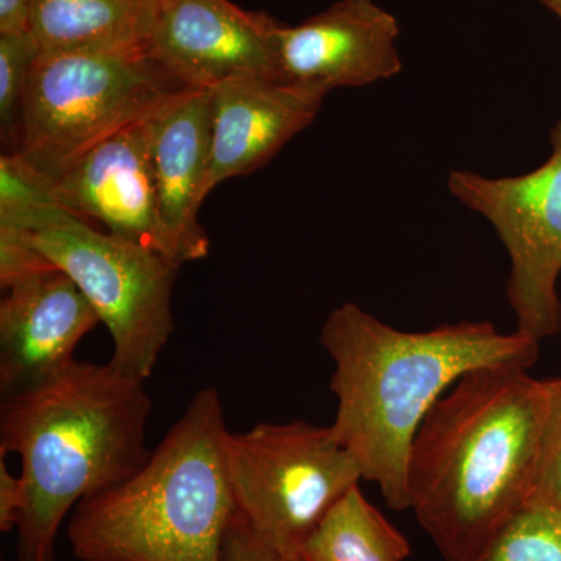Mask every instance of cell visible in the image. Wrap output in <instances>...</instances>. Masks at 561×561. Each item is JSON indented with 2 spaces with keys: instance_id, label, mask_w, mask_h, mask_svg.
Masks as SVG:
<instances>
[{
  "instance_id": "obj_10",
  "label": "cell",
  "mask_w": 561,
  "mask_h": 561,
  "mask_svg": "<svg viewBox=\"0 0 561 561\" xmlns=\"http://www.w3.org/2000/svg\"><path fill=\"white\" fill-rule=\"evenodd\" d=\"M398 38L397 18L375 0H339L300 24H280L279 81L324 99L393 79L402 70Z\"/></svg>"
},
{
  "instance_id": "obj_24",
  "label": "cell",
  "mask_w": 561,
  "mask_h": 561,
  "mask_svg": "<svg viewBox=\"0 0 561 561\" xmlns=\"http://www.w3.org/2000/svg\"><path fill=\"white\" fill-rule=\"evenodd\" d=\"M540 2L561 21V0H540Z\"/></svg>"
},
{
  "instance_id": "obj_5",
  "label": "cell",
  "mask_w": 561,
  "mask_h": 561,
  "mask_svg": "<svg viewBox=\"0 0 561 561\" xmlns=\"http://www.w3.org/2000/svg\"><path fill=\"white\" fill-rule=\"evenodd\" d=\"M179 90L147 49L39 51L14 153L54 180Z\"/></svg>"
},
{
  "instance_id": "obj_19",
  "label": "cell",
  "mask_w": 561,
  "mask_h": 561,
  "mask_svg": "<svg viewBox=\"0 0 561 561\" xmlns=\"http://www.w3.org/2000/svg\"><path fill=\"white\" fill-rule=\"evenodd\" d=\"M530 502L561 511V378L545 381L540 459Z\"/></svg>"
},
{
  "instance_id": "obj_15",
  "label": "cell",
  "mask_w": 561,
  "mask_h": 561,
  "mask_svg": "<svg viewBox=\"0 0 561 561\" xmlns=\"http://www.w3.org/2000/svg\"><path fill=\"white\" fill-rule=\"evenodd\" d=\"M158 0H35L27 32L41 51L147 49Z\"/></svg>"
},
{
  "instance_id": "obj_9",
  "label": "cell",
  "mask_w": 561,
  "mask_h": 561,
  "mask_svg": "<svg viewBox=\"0 0 561 561\" xmlns=\"http://www.w3.org/2000/svg\"><path fill=\"white\" fill-rule=\"evenodd\" d=\"M280 22L230 0H158L150 57L191 90L242 77L278 80Z\"/></svg>"
},
{
  "instance_id": "obj_8",
  "label": "cell",
  "mask_w": 561,
  "mask_h": 561,
  "mask_svg": "<svg viewBox=\"0 0 561 561\" xmlns=\"http://www.w3.org/2000/svg\"><path fill=\"white\" fill-rule=\"evenodd\" d=\"M552 153L518 176L486 179L456 171L448 187L496 230L511 257L507 300L518 330L535 341L561 330V121L551 130Z\"/></svg>"
},
{
  "instance_id": "obj_3",
  "label": "cell",
  "mask_w": 561,
  "mask_h": 561,
  "mask_svg": "<svg viewBox=\"0 0 561 561\" xmlns=\"http://www.w3.org/2000/svg\"><path fill=\"white\" fill-rule=\"evenodd\" d=\"M151 405L146 381L111 362L73 360L47 381L3 397L0 456L21 457L24 485L18 561H55L68 513L147 463Z\"/></svg>"
},
{
  "instance_id": "obj_18",
  "label": "cell",
  "mask_w": 561,
  "mask_h": 561,
  "mask_svg": "<svg viewBox=\"0 0 561 561\" xmlns=\"http://www.w3.org/2000/svg\"><path fill=\"white\" fill-rule=\"evenodd\" d=\"M39 51L28 32L0 33V135L7 153L18 150L22 105Z\"/></svg>"
},
{
  "instance_id": "obj_12",
  "label": "cell",
  "mask_w": 561,
  "mask_h": 561,
  "mask_svg": "<svg viewBox=\"0 0 561 561\" xmlns=\"http://www.w3.org/2000/svg\"><path fill=\"white\" fill-rule=\"evenodd\" d=\"M0 301V390L32 389L72 364L77 345L101 317L60 268L11 284Z\"/></svg>"
},
{
  "instance_id": "obj_7",
  "label": "cell",
  "mask_w": 561,
  "mask_h": 561,
  "mask_svg": "<svg viewBox=\"0 0 561 561\" xmlns=\"http://www.w3.org/2000/svg\"><path fill=\"white\" fill-rule=\"evenodd\" d=\"M225 463L243 522L294 559L327 513L364 481L332 426L301 420L228 432Z\"/></svg>"
},
{
  "instance_id": "obj_21",
  "label": "cell",
  "mask_w": 561,
  "mask_h": 561,
  "mask_svg": "<svg viewBox=\"0 0 561 561\" xmlns=\"http://www.w3.org/2000/svg\"><path fill=\"white\" fill-rule=\"evenodd\" d=\"M224 557L225 561H295L294 557L283 556L256 537L238 511L225 535Z\"/></svg>"
},
{
  "instance_id": "obj_23",
  "label": "cell",
  "mask_w": 561,
  "mask_h": 561,
  "mask_svg": "<svg viewBox=\"0 0 561 561\" xmlns=\"http://www.w3.org/2000/svg\"><path fill=\"white\" fill-rule=\"evenodd\" d=\"M35 0H0V33L27 32Z\"/></svg>"
},
{
  "instance_id": "obj_13",
  "label": "cell",
  "mask_w": 561,
  "mask_h": 561,
  "mask_svg": "<svg viewBox=\"0 0 561 561\" xmlns=\"http://www.w3.org/2000/svg\"><path fill=\"white\" fill-rule=\"evenodd\" d=\"M210 151L213 90L173 92L153 116L151 165L162 234L180 265L209 254L198 210L209 195Z\"/></svg>"
},
{
  "instance_id": "obj_16",
  "label": "cell",
  "mask_w": 561,
  "mask_h": 561,
  "mask_svg": "<svg viewBox=\"0 0 561 561\" xmlns=\"http://www.w3.org/2000/svg\"><path fill=\"white\" fill-rule=\"evenodd\" d=\"M411 552L408 538L357 485L321 519L295 561H404Z\"/></svg>"
},
{
  "instance_id": "obj_20",
  "label": "cell",
  "mask_w": 561,
  "mask_h": 561,
  "mask_svg": "<svg viewBox=\"0 0 561 561\" xmlns=\"http://www.w3.org/2000/svg\"><path fill=\"white\" fill-rule=\"evenodd\" d=\"M51 267L20 230L0 225V286L9 289L11 284Z\"/></svg>"
},
{
  "instance_id": "obj_17",
  "label": "cell",
  "mask_w": 561,
  "mask_h": 561,
  "mask_svg": "<svg viewBox=\"0 0 561 561\" xmlns=\"http://www.w3.org/2000/svg\"><path fill=\"white\" fill-rule=\"evenodd\" d=\"M465 561H561V511L529 502Z\"/></svg>"
},
{
  "instance_id": "obj_11",
  "label": "cell",
  "mask_w": 561,
  "mask_h": 561,
  "mask_svg": "<svg viewBox=\"0 0 561 561\" xmlns=\"http://www.w3.org/2000/svg\"><path fill=\"white\" fill-rule=\"evenodd\" d=\"M158 108L84 151L50 180V191L58 206L73 216L99 221L113 234L173 261L158 216L151 165V128Z\"/></svg>"
},
{
  "instance_id": "obj_1",
  "label": "cell",
  "mask_w": 561,
  "mask_h": 561,
  "mask_svg": "<svg viewBox=\"0 0 561 561\" xmlns=\"http://www.w3.org/2000/svg\"><path fill=\"white\" fill-rule=\"evenodd\" d=\"M320 343L334 373L337 413L331 424L393 511H409L408 463L416 432L437 401L468 373L526 368L540 342L490 321H460L434 330H397L354 302L328 316Z\"/></svg>"
},
{
  "instance_id": "obj_2",
  "label": "cell",
  "mask_w": 561,
  "mask_h": 561,
  "mask_svg": "<svg viewBox=\"0 0 561 561\" xmlns=\"http://www.w3.org/2000/svg\"><path fill=\"white\" fill-rule=\"evenodd\" d=\"M545 381L526 368L468 373L427 413L408 463L409 511L446 561H465L529 504Z\"/></svg>"
},
{
  "instance_id": "obj_14",
  "label": "cell",
  "mask_w": 561,
  "mask_h": 561,
  "mask_svg": "<svg viewBox=\"0 0 561 561\" xmlns=\"http://www.w3.org/2000/svg\"><path fill=\"white\" fill-rule=\"evenodd\" d=\"M213 90V151L208 194L250 175L316 119L323 98L283 81L242 77Z\"/></svg>"
},
{
  "instance_id": "obj_22",
  "label": "cell",
  "mask_w": 561,
  "mask_h": 561,
  "mask_svg": "<svg viewBox=\"0 0 561 561\" xmlns=\"http://www.w3.org/2000/svg\"><path fill=\"white\" fill-rule=\"evenodd\" d=\"M24 508V485L21 476L11 474L5 456H0V530L16 529Z\"/></svg>"
},
{
  "instance_id": "obj_6",
  "label": "cell",
  "mask_w": 561,
  "mask_h": 561,
  "mask_svg": "<svg viewBox=\"0 0 561 561\" xmlns=\"http://www.w3.org/2000/svg\"><path fill=\"white\" fill-rule=\"evenodd\" d=\"M7 227L20 230L88 298L113 339L111 364L147 381L175 327L172 290L181 265L130 239L95 230L58 205Z\"/></svg>"
},
{
  "instance_id": "obj_4",
  "label": "cell",
  "mask_w": 561,
  "mask_h": 561,
  "mask_svg": "<svg viewBox=\"0 0 561 561\" xmlns=\"http://www.w3.org/2000/svg\"><path fill=\"white\" fill-rule=\"evenodd\" d=\"M219 391L192 398L130 479L73 508L68 538L80 561H225L236 512L225 463Z\"/></svg>"
}]
</instances>
